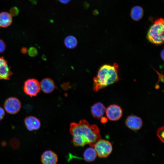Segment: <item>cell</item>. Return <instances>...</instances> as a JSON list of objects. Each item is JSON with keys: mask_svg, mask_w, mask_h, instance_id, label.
Returning a JSON list of instances; mask_svg holds the SVG:
<instances>
[{"mask_svg": "<svg viewBox=\"0 0 164 164\" xmlns=\"http://www.w3.org/2000/svg\"><path fill=\"white\" fill-rule=\"evenodd\" d=\"M28 53L29 55L31 56H35L38 53L37 50L35 48L31 47L29 50Z\"/></svg>", "mask_w": 164, "mask_h": 164, "instance_id": "cell-20", "label": "cell"}, {"mask_svg": "<svg viewBox=\"0 0 164 164\" xmlns=\"http://www.w3.org/2000/svg\"><path fill=\"white\" fill-rule=\"evenodd\" d=\"M147 39L151 43L160 45L164 43V21L161 18L156 20L149 28L147 34Z\"/></svg>", "mask_w": 164, "mask_h": 164, "instance_id": "cell-3", "label": "cell"}, {"mask_svg": "<svg viewBox=\"0 0 164 164\" xmlns=\"http://www.w3.org/2000/svg\"><path fill=\"white\" fill-rule=\"evenodd\" d=\"M40 89L44 93H50L53 91L55 88L53 81L49 78L43 79L40 83Z\"/></svg>", "mask_w": 164, "mask_h": 164, "instance_id": "cell-12", "label": "cell"}, {"mask_svg": "<svg viewBox=\"0 0 164 164\" xmlns=\"http://www.w3.org/2000/svg\"><path fill=\"white\" fill-rule=\"evenodd\" d=\"M6 45L4 42L0 39V53L3 52L5 50Z\"/></svg>", "mask_w": 164, "mask_h": 164, "instance_id": "cell-21", "label": "cell"}, {"mask_svg": "<svg viewBox=\"0 0 164 164\" xmlns=\"http://www.w3.org/2000/svg\"><path fill=\"white\" fill-rule=\"evenodd\" d=\"M101 122L103 123H105L107 121V119L106 118L102 117L101 118Z\"/></svg>", "mask_w": 164, "mask_h": 164, "instance_id": "cell-25", "label": "cell"}, {"mask_svg": "<svg viewBox=\"0 0 164 164\" xmlns=\"http://www.w3.org/2000/svg\"><path fill=\"white\" fill-rule=\"evenodd\" d=\"M164 126L159 128L157 131V135L160 140L162 142H164Z\"/></svg>", "mask_w": 164, "mask_h": 164, "instance_id": "cell-18", "label": "cell"}, {"mask_svg": "<svg viewBox=\"0 0 164 164\" xmlns=\"http://www.w3.org/2000/svg\"><path fill=\"white\" fill-rule=\"evenodd\" d=\"M143 10L140 6H135L132 8L130 13L132 18L135 21L141 19L143 15Z\"/></svg>", "mask_w": 164, "mask_h": 164, "instance_id": "cell-16", "label": "cell"}, {"mask_svg": "<svg viewBox=\"0 0 164 164\" xmlns=\"http://www.w3.org/2000/svg\"><path fill=\"white\" fill-rule=\"evenodd\" d=\"M12 16L9 13L3 12L0 13V28H6L12 23Z\"/></svg>", "mask_w": 164, "mask_h": 164, "instance_id": "cell-14", "label": "cell"}, {"mask_svg": "<svg viewBox=\"0 0 164 164\" xmlns=\"http://www.w3.org/2000/svg\"><path fill=\"white\" fill-rule=\"evenodd\" d=\"M70 131L73 137L72 142L76 146H83L88 144L94 147L101 138L98 126L95 124L90 125L84 119L80 120L78 123H71Z\"/></svg>", "mask_w": 164, "mask_h": 164, "instance_id": "cell-1", "label": "cell"}, {"mask_svg": "<svg viewBox=\"0 0 164 164\" xmlns=\"http://www.w3.org/2000/svg\"><path fill=\"white\" fill-rule=\"evenodd\" d=\"M5 115V111L2 108L0 107V121L3 118Z\"/></svg>", "mask_w": 164, "mask_h": 164, "instance_id": "cell-22", "label": "cell"}, {"mask_svg": "<svg viewBox=\"0 0 164 164\" xmlns=\"http://www.w3.org/2000/svg\"><path fill=\"white\" fill-rule=\"evenodd\" d=\"M40 89V83L35 79H29L24 83V92L26 95L31 97L36 96Z\"/></svg>", "mask_w": 164, "mask_h": 164, "instance_id": "cell-5", "label": "cell"}, {"mask_svg": "<svg viewBox=\"0 0 164 164\" xmlns=\"http://www.w3.org/2000/svg\"><path fill=\"white\" fill-rule=\"evenodd\" d=\"M58 160L56 154L50 150L45 151L41 156V161L43 164H56Z\"/></svg>", "mask_w": 164, "mask_h": 164, "instance_id": "cell-10", "label": "cell"}, {"mask_svg": "<svg viewBox=\"0 0 164 164\" xmlns=\"http://www.w3.org/2000/svg\"><path fill=\"white\" fill-rule=\"evenodd\" d=\"M4 106L5 110L8 113L10 114H15L20 111L21 104L17 98L11 97L6 100Z\"/></svg>", "mask_w": 164, "mask_h": 164, "instance_id": "cell-6", "label": "cell"}, {"mask_svg": "<svg viewBox=\"0 0 164 164\" xmlns=\"http://www.w3.org/2000/svg\"><path fill=\"white\" fill-rule=\"evenodd\" d=\"M94 147L88 148L85 149L83 154L84 160L87 162H90L94 161L97 155Z\"/></svg>", "mask_w": 164, "mask_h": 164, "instance_id": "cell-15", "label": "cell"}, {"mask_svg": "<svg viewBox=\"0 0 164 164\" xmlns=\"http://www.w3.org/2000/svg\"><path fill=\"white\" fill-rule=\"evenodd\" d=\"M25 125L27 129L29 131L37 130L39 128L41 123L39 120L33 116H29L25 119Z\"/></svg>", "mask_w": 164, "mask_h": 164, "instance_id": "cell-11", "label": "cell"}, {"mask_svg": "<svg viewBox=\"0 0 164 164\" xmlns=\"http://www.w3.org/2000/svg\"><path fill=\"white\" fill-rule=\"evenodd\" d=\"M28 50L26 47H23L21 49V52L23 53H26L27 52Z\"/></svg>", "mask_w": 164, "mask_h": 164, "instance_id": "cell-24", "label": "cell"}, {"mask_svg": "<svg viewBox=\"0 0 164 164\" xmlns=\"http://www.w3.org/2000/svg\"><path fill=\"white\" fill-rule=\"evenodd\" d=\"M106 116L111 121H117L120 119L122 114V110L118 105L112 104L109 105L106 109Z\"/></svg>", "mask_w": 164, "mask_h": 164, "instance_id": "cell-7", "label": "cell"}, {"mask_svg": "<svg viewBox=\"0 0 164 164\" xmlns=\"http://www.w3.org/2000/svg\"><path fill=\"white\" fill-rule=\"evenodd\" d=\"M12 74L7 61L3 56L0 57V79L9 80Z\"/></svg>", "mask_w": 164, "mask_h": 164, "instance_id": "cell-9", "label": "cell"}, {"mask_svg": "<svg viewBox=\"0 0 164 164\" xmlns=\"http://www.w3.org/2000/svg\"><path fill=\"white\" fill-rule=\"evenodd\" d=\"M94 147L97 155L101 158L107 157L112 151L111 143L108 140L100 139L94 145Z\"/></svg>", "mask_w": 164, "mask_h": 164, "instance_id": "cell-4", "label": "cell"}, {"mask_svg": "<svg viewBox=\"0 0 164 164\" xmlns=\"http://www.w3.org/2000/svg\"><path fill=\"white\" fill-rule=\"evenodd\" d=\"M19 10L18 8L15 6L11 8L9 10V14L12 16H15L18 15Z\"/></svg>", "mask_w": 164, "mask_h": 164, "instance_id": "cell-19", "label": "cell"}, {"mask_svg": "<svg viewBox=\"0 0 164 164\" xmlns=\"http://www.w3.org/2000/svg\"><path fill=\"white\" fill-rule=\"evenodd\" d=\"M164 49H163L161 50L160 53V56L163 61L164 60Z\"/></svg>", "mask_w": 164, "mask_h": 164, "instance_id": "cell-26", "label": "cell"}, {"mask_svg": "<svg viewBox=\"0 0 164 164\" xmlns=\"http://www.w3.org/2000/svg\"><path fill=\"white\" fill-rule=\"evenodd\" d=\"M60 2L63 4H67L71 0H58Z\"/></svg>", "mask_w": 164, "mask_h": 164, "instance_id": "cell-23", "label": "cell"}, {"mask_svg": "<svg viewBox=\"0 0 164 164\" xmlns=\"http://www.w3.org/2000/svg\"><path fill=\"white\" fill-rule=\"evenodd\" d=\"M104 105L100 102L94 104L91 107V112L94 118L99 119L102 117L106 111Z\"/></svg>", "mask_w": 164, "mask_h": 164, "instance_id": "cell-13", "label": "cell"}, {"mask_svg": "<svg viewBox=\"0 0 164 164\" xmlns=\"http://www.w3.org/2000/svg\"><path fill=\"white\" fill-rule=\"evenodd\" d=\"M77 43V40L76 38L72 35L67 36L64 40L65 45L69 49H73L75 48Z\"/></svg>", "mask_w": 164, "mask_h": 164, "instance_id": "cell-17", "label": "cell"}, {"mask_svg": "<svg viewBox=\"0 0 164 164\" xmlns=\"http://www.w3.org/2000/svg\"><path fill=\"white\" fill-rule=\"evenodd\" d=\"M119 66L116 63L113 65L104 64L99 69L97 75L93 78V90L97 92L119 80Z\"/></svg>", "mask_w": 164, "mask_h": 164, "instance_id": "cell-2", "label": "cell"}, {"mask_svg": "<svg viewBox=\"0 0 164 164\" xmlns=\"http://www.w3.org/2000/svg\"><path fill=\"white\" fill-rule=\"evenodd\" d=\"M125 125L132 130H137L142 126L143 121L140 117L134 115H130L126 118Z\"/></svg>", "mask_w": 164, "mask_h": 164, "instance_id": "cell-8", "label": "cell"}]
</instances>
